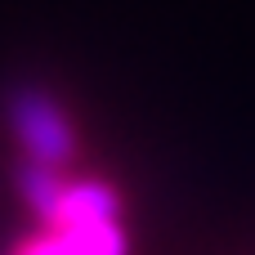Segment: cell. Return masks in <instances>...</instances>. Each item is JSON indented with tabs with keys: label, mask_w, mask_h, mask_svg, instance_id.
<instances>
[{
	"label": "cell",
	"mask_w": 255,
	"mask_h": 255,
	"mask_svg": "<svg viewBox=\"0 0 255 255\" xmlns=\"http://www.w3.org/2000/svg\"><path fill=\"white\" fill-rule=\"evenodd\" d=\"M4 126L22 152V161L31 166H45V170H72L76 157H81V134H76V121L72 112L63 108V99L36 81H18L4 90Z\"/></svg>",
	"instance_id": "cell-1"
},
{
	"label": "cell",
	"mask_w": 255,
	"mask_h": 255,
	"mask_svg": "<svg viewBox=\"0 0 255 255\" xmlns=\"http://www.w3.org/2000/svg\"><path fill=\"white\" fill-rule=\"evenodd\" d=\"M9 255H130L121 220H76V224H40Z\"/></svg>",
	"instance_id": "cell-2"
}]
</instances>
